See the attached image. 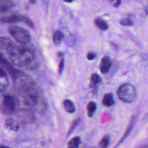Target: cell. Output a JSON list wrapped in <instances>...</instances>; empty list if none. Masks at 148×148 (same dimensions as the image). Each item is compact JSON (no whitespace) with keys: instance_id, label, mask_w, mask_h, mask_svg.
<instances>
[{"instance_id":"obj_1","label":"cell","mask_w":148,"mask_h":148,"mask_svg":"<svg viewBox=\"0 0 148 148\" xmlns=\"http://www.w3.org/2000/svg\"><path fill=\"white\" fill-rule=\"evenodd\" d=\"M14 88L21 103L28 109L38 113L44 112L46 102L39 92L33 80L27 76H18L15 79Z\"/></svg>"},{"instance_id":"obj_2","label":"cell","mask_w":148,"mask_h":148,"mask_svg":"<svg viewBox=\"0 0 148 148\" xmlns=\"http://www.w3.org/2000/svg\"><path fill=\"white\" fill-rule=\"evenodd\" d=\"M8 56L13 64L18 66L32 68L36 65L34 52L29 47L13 46L8 50Z\"/></svg>"},{"instance_id":"obj_3","label":"cell","mask_w":148,"mask_h":148,"mask_svg":"<svg viewBox=\"0 0 148 148\" xmlns=\"http://www.w3.org/2000/svg\"><path fill=\"white\" fill-rule=\"evenodd\" d=\"M8 32L17 42L21 44H28L31 41L29 32L22 27L12 25L8 28Z\"/></svg>"},{"instance_id":"obj_4","label":"cell","mask_w":148,"mask_h":148,"mask_svg":"<svg viewBox=\"0 0 148 148\" xmlns=\"http://www.w3.org/2000/svg\"><path fill=\"white\" fill-rule=\"evenodd\" d=\"M117 96L124 102H132L136 97V91L134 87L129 83L121 84L117 90Z\"/></svg>"},{"instance_id":"obj_5","label":"cell","mask_w":148,"mask_h":148,"mask_svg":"<svg viewBox=\"0 0 148 148\" xmlns=\"http://www.w3.org/2000/svg\"><path fill=\"white\" fill-rule=\"evenodd\" d=\"M2 106L5 112L11 113L14 111L16 108V102L14 98L9 95H5L2 101Z\"/></svg>"},{"instance_id":"obj_6","label":"cell","mask_w":148,"mask_h":148,"mask_svg":"<svg viewBox=\"0 0 148 148\" xmlns=\"http://www.w3.org/2000/svg\"><path fill=\"white\" fill-rule=\"evenodd\" d=\"M112 65V62L110 58L108 56H104L102 58L101 62L99 66V69L102 73L106 74L107 73Z\"/></svg>"},{"instance_id":"obj_7","label":"cell","mask_w":148,"mask_h":148,"mask_svg":"<svg viewBox=\"0 0 148 148\" xmlns=\"http://www.w3.org/2000/svg\"><path fill=\"white\" fill-rule=\"evenodd\" d=\"M102 82L101 77L97 73H94L90 78V87L94 93H96L98 91V84Z\"/></svg>"},{"instance_id":"obj_8","label":"cell","mask_w":148,"mask_h":148,"mask_svg":"<svg viewBox=\"0 0 148 148\" xmlns=\"http://www.w3.org/2000/svg\"><path fill=\"white\" fill-rule=\"evenodd\" d=\"M9 85V79L5 71L0 68V92L5 90Z\"/></svg>"},{"instance_id":"obj_9","label":"cell","mask_w":148,"mask_h":148,"mask_svg":"<svg viewBox=\"0 0 148 148\" xmlns=\"http://www.w3.org/2000/svg\"><path fill=\"white\" fill-rule=\"evenodd\" d=\"M23 16L18 14H12L7 17H3L0 19V21L7 23H16L23 21Z\"/></svg>"},{"instance_id":"obj_10","label":"cell","mask_w":148,"mask_h":148,"mask_svg":"<svg viewBox=\"0 0 148 148\" xmlns=\"http://www.w3.org/2000/svg\"><path fill=\"white\" fill-rule=\"evenodd\" d=\"M13 6L12 0H1L0 1V14L9 11Z\"/></svg>"},{"instance_id":"obj_11","label":"cell","mask_w":148,"mask_h":148,"mask_svg":"<svg viewBox=\"0 0 148 148\" xmlns=\"http://www.w3.org/2000/svg\"><path fill=\"white\" fill-rule=\"evenodd\" d=\"M12 46H13V42L10 39L4 36L0 37V50H9Z\"/></svg>"},{"instance_id":"obj_12","label":"cell","mask_w":148,"mask_h":148,"mask_svg":"<svg viewBox=\"0 0 148 148\" xmlns=\"http://www.w3.org/2000/svg\"><path fill=\"white\" fill-rule=\"evenodd\" d=\"M5 125L10 130L17 131L19 129V125L17 121L12 118H8L5 120Z\"/></svg>"},{"instance_id":"obj_13","label":"cell","mask_w":148,"mask_h":148,"mask_svg":"<svg viewBox=\"0 0 148 148\" xmlns=\"http://www.w3.org/2000/svg\"><path fill=\"white\" fill-rule=\"evenodd\" d=\"M135 121V116H132V117H131V120H130V123H129V125H128V127H127V128L125 132H124V134L123 135V137L121 138L119 142V143H118L119 144H117V146H118V145L120 144L122 142H123V141L124 140V139L127 138V136L128 135V134L130 133L131 131L132 130V128H133V127H134Z\"/></svg>"},{"instance_id":"obj_14","label":"cell","mask_w":148,"mask_h":148,"mask_svg":"<svg viewBox=\"0 0 148 148\" xmlns=\"http://www.w3.org/2000/svg\"><path fill=\"white\" fill-rule=\"evenodd\" d=\"M114 103L113 96L112 93H107L104 95L102 99V103L106 106H111Z\"/></svg>"},{"instance_id":"obj_15","label":"cell","mask_w":148,"mask_h":148,"mask_svg":"<svg viewBox=\"0 0 148 148\" xmlns=\"http://www.w3.org/2000/svg\"><path fill=\"white\" fill-rule=\"evenodd\" d=\"M63 105L64 107L65 110L69 113H73L75 111V106L73 102L69 99H65L63 102Z\"/></svg>"},{"instance_id":"obj_16","label":"cell","mask_w":148,"mask_h":148,"mask_svg":"<svg viewBox=\"0 0 148 148\" xmlns=\"http://www.w3.org/2000/svg\"><path fill=\"white\" fill-rule=\"evenodd\" d=\"M64 38V35L63 32L61 31H56L54 32L53 36V42L56 45H59L62 40Z\"/></svg>"},{"instance_id":"obj_17","label":"cell","mask_w":148,"mask_h":148,"mask_svg":"<svg viewBox=\"0 0 148 148\" xmlns=\"http://www.w3.org/2000/svg\"><path fill=\"white\" fill-rule=\"evenodd\" d=\"M94 23L97 27L101 30H106L108 28V25L107 23L100 17H97L95 19Z\"/></svg>"},{"instance_id":"obj_18","label":"cell","mask_w":148,"mask_h":148,"mask_svg":"<svg viewBox=\"0 0 148 148\" xmlns=\"http://www.w3.org/2000/svg\"><path fill=\"white\" fill-rule=\"evenodd\" d=\"M81 142V139L79 136H75L71 139L68 144V148H79Z\"/></svg>"},{"instance_id":"obj_19","label":"cell","mask_w":148,"mask_h":148,"mask_svg":"<svg viewBox=\"0 0 148 148\" xmlns=\"http://www.w3.org/2000/svg\"><path fill=\"white\" fill-rule=\"evenodd\" d=\"M97 109V105L93 101H90L88 103L87 106V114L88 117H91L93 116L95 110Z\"/></svg>"},{"instance_id":"obj_20","label":"cell","mask_w":148,"mask_h":148,"mask_svg":"<svg viewBox=\"0 0 148 148\" xmlns=\"http://www.w3.org/2000/svg\"><path fill=\"white\" fill-rule=\"evenodd\" d=\"M110 141V138L108 135H106L103 136L99 143V148H107Z\"/></svg>"},{"instance_id":"obj_21","label":"cell","mask_w":148,"mask_h":148,"mask_svg":"<svg viewBox=\"0 0 148 148\" xmlns=\"http://www.w3.org/2000/svg\"><path fill=\"white\" fill-rule=\"evenodd\" d=\"M120 24L124 26H131L133 24L132 21L128 18H122L120 21Z\"/></svg>"},{"instance_id":"obj_22","label":"cell","mask_w":148,"mask_h":148,"mask_svg":"<svg viewBox=\"0 0 148 148\" xmlns=\"http://www.w3.org/2000/svg\"><path fill=\"white\" fill-rule=\"evenodd\" d=\"M80 121V119L79 118H78V119H75V120L73 121V123H72V125H71V127H70L69 130V132H68V135H70V134L73 131V130L76 128V127L79 124Z\"/></svg>"},{"instance_id":"obj_23","label":"cell","mask_w":148,"mask_h":148,"mask_svg":"<svg viewBox=\"0 0 148 148\" xmlns=\"http://www.w3.org/2000/svg\"><path fill=\"white\" fill-rule=\"evenodd\" d=\"M24 22L25 24H26L27 25H28L29 27L31 28H34V24L32 23V21L27 17L26 16H24L23 17V21Z\"/></svg>"},{"instance_id":"obj_24","label":"cell","mask_w":148,"mask_h":148,"mask_svg":"<svg viewBox=\"0 0 148 148\" xmlns=\"http://www.w3.org/2000/svg\"><path fill=\"white\" fill-rule=\"evenodd\" d=\"M64 68V58L62 57L60 61L59 64H58V73L61 75L63 71Z\"/></svg>"},{"instance_id":"obj_25","label":"cell","mask_w":148,"mask_h":148,"mask_svg":"<svg viewBox=\"0 0 148 148\" xmlns=\"http://www.w3.org/2000/svg\"><path fill=\"white\" fill-rule=\"evenodd\" d=\"M110 3L115 8L119 6L121 3V0H110Z\"/></svg>"},{"instance_id":"obj_26","label":"cell","mask_w":148,"mask_h":148,"mask_svg":"<svg viewBox=\"0 0 148 148\" xmlns=\"http://www.w3.org/2000/svg\"><path fill=\"white\" fill-rule=\"evenodd\" d=\"M95 57H96V54L94 52L90 51V52H88L87 54V58L88 60H92L95 58Z\"/></svg>"},{"instance_id":"obj_27","label":"cell","mask_w":148,"mask_h":148,"mask_svg":"<svg viewBox=\"0 0 148 148\" xmlns=\"http://www.w3.org/2000/svg\"><path fill=\"white\" fill-rule=\"evenodd\" d=\"M145 13L148 14V1H147V5L146 6V8H145Z\"/></svg>"},{"instance_id":"obj_28","label":"cell","mask_w":148,"mask_h":148,"mask_svg":"<svg viewBox=\"0 0 148 148\" xmlns=\"http://www.w3.org/2000/svg\"><path fill=\"white\" fill-rule=\"evenodd\" d=\"M57 55H58V57L62 58V56H64V53H63L62 52H58V54H57Z\"/></svg>"},{"instance_id":"obj_29","label":"cell","mask_w":148,"mask_h":148,"mask_svg":"<svg viewBox=\"0 0 148 148\" xmlns=\"http://www.w3.org/2000/svg\"><path fill=\"white\" fill-rule=\"evenodd\" d=\"M29 1V2L31 3H35V2H36V0H28Z\"/></svg>"},{"instance_id":"obj_30","label":"cell","mask_w":148,"mask_h":148,"mask_svg":"<svg viewBox=\"0 0 148 148\" xmlns=\"http://www.w3.org/2000/svg\"><path fill=\"white\" fill-rule=\"evenodd\" d=\"M0 148H10L9 147L6 146H2V145H0Z\"/></svg>"},{"instance_id":"obj_31","label":"cell","mask_w":148,"mask_h":148,"mask_svg":"<svg viewBox=\"0 0 148 148\" xmlns=\"http://www.w3.org/2000/svg\"><path fill=\"white\" fill-rule=\"evenodd\" d=\"M63 1L66 2H72L73 0H63Z\"/></svg>"},{"instance_id":"obj_32","label":"cell","mask_w":148,"mask_h":148,"mask_svg":"<svg viewBox=\"0 0 148 148\" xmlns=\"http://www.w3.org/2000/svg\"><path fill=\"white\" fill-rule=\"evenodd\" d=\"M140 148H148V147H147V146H145V147H140Z\"/></svg>"},{"instance_id":"obj_33","label":"cell","mask_w":148,"mask_h":148,"mask_svg":"<svg viewBox=\"0 0 148 148\" xmlns=\"http://www.w3.org/2000/svg\"><path fill=\"white\" fill-rule=\"evenodd\" d=\"M90 148H97V147H90Z\"/></svg>"},{"instance_id":"obj_34","label":"cell","mask_w":148,"mask_h":148,"mask_svg":"<svg viewBox=\"0 0 148 148\" xmlns=\"http://www.w3.org/2000/svg\"><path fill=\"white\" fill-rule=\"evenodd\" d=\"M0 1H1V0H0Z\"/></svg>"}]
</instances>
